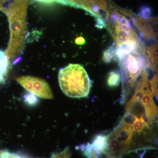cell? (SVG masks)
I'll return each mask as SVG.
<instances>
[{
	"label": "cell",
	"instance_id": "6da1fadb",
	"mask_svg": "<svg viewBox=\"0 0 158 158\" xmlns=\"http://www.w3.org/2000/svg\"><path fill=\"white\" fill-rule=\"evenodd\" d=\"M29 0H11L8 5L3 6L2 11L7 15L10 29V39L5 52L13 64L21 59L24 47L26 32V14Z\"/></svg>",
	"mask_w": 158,
	"mask_h": 158
},
{
	"label": "cell",
	"instance_id": "7a4b0ae2",
	"mask_svg": "<svg viewBox=\"0 0 158 158\" xmlns=\"http://www.w3.org/2000/svg\"><path fill=\"white\" fill-rule=\"evenodd\" d=\"M59 82L61 90L69 97H86L90 93V79L85 68L79 64H70L60 69Z\"/></svg>",
	"mask_w": 158,
	"mask_h": 158
},
{
	"label": "cell",
	"instance_id": "3957f363",
	"mask_svg": "<svg viewBox=\"0 0 158 158\" xmlns=\"http://www.w3.org/2000/svg\"><path fill=\"white\" fill-rule=\"evenodd\" d=\"M16 80L26 90L38 97L46 99L53 98L49 85L42 79L26 76L18 77Z\"/></svg>",
	"mask_w": 158,
	"mask_h": 158
},
{
	"label": "cell",
	"instance_id": "277c9868",
	"mask_svg": "<svg viewBox=\"0 0 158 158\" xmlns=\"http://www.w3.org/2000/svg\"><path fill=\"white\" fill-rule=\"evenodd\" d=\"M108 135L117 140L121 144L125 152L129 149L132 142L133 132L131 128L122 123H120L116 129Z\"/></svg>",
	"mask_w": 158,
	"mask_h": 158
},
{
	"label": "cell",
	"instance_id": "5b68a950",
	"mask_svg": "<svg viewBox=\"0 0 158 158\" xmlns=\"http://www.w3.org/2000/svg\"><path fill=\"white\" fill-rule=\"evenodd\" d=\"M62 4L86 9L98 16L100 10L106 8L104 0H63Z\"/></svg>",
	"mask_w": 158,
	"mask_h": 158
},
{
	"label": "cell",
	"instance_id": "8992f818",
	"mask_svg": "<svg viewBox=\"0 0 158 158\" xmlns=\"http://www.w3.org/2000/svg\"><path fill=\"white\" fill-rule=\"evenodd\" d=\"M114 37L118 47L131 43H136L137 39L134 32L128 28L121 26H116Z\"/></svg>",
	"mask_w": 158,
	"mask_h": 158
},
{
	"label": "cell",
	"instance_id": "52a82bcc",
	"mask_svg": "<svg viewBox=\"0 0 158 158\" xmlns=\"http://www.w3.org/2000/svg\"><path fill=\"white\" fill-rule=\"evenodd\" d=\"M126 71L133 79H136L141 72V64L139 61L131 55H130L125 62Z\"/></svg>",
	"mask_w": 158,
	"mask_h": 158
},
{
	"label": "cell",
	"instance_id": "ba28073f",
	"mask_svg": "<svg viewBox=\"0 0 158 158\" xmlns=\"http://www.w3.org/2000/svg\"><path fill=\"white\" fill-rule=\"evenodd\" d=\"M134 116L135 118L131 127L133 133L135 132L140 134L143 132L144 130H146V129H150L148 123L146 122L144 117L138 118L135 116Z\"/></svg>",
	"mask_w": 158,
	"mask_h": 158
},
{
	"label": "cell",
	"instance_id": "9c48e42d",
	"mask_svg": "<svg viewBox=\"0 0 158 158\" xmlns=\"http://www.w3.org/2000/svg\"><path fill=\"white\" fill-rule=\"evenodd\" d=\"M9 60L5 52L0 50V83H4L8 73Z\"/></svg>",
	"mask_w": 158,
	"mask_h": 158
},
{
	"label": "cell",
	"instance_id": "30bf717a",
	"mask_svg": "<svg viewBox=\"0 0 158 158\" xmlns=\"http://www.w3.org/2000/svg\"><path fill=\"white\" fill-rule=\"evenodd\" d=\"M121 77L120 75L116 72H111L109 74L107 80V84L110 87H116L119 85Z\"/></svg>",
	"mask_w": 158,
	"mask_h": 158
},
{
	"label": "cell",
	"instance_id": "8fae6325",
	"mask_svg": "<svg viewBox=\"0 0 158 158\" xmlns=\"http://www.w3.org/2000/svg\"><path fill=\"white\" fill-rule=\"evenodd\" d=\"M0 158H29L19 153L11 152L7 150L0 149Z\"/></svg>",
	"mask_w": 158,
	"mask_h": 158
},
{
	"label": "cell",
	"instance_id": "7c38bea8",
	"mask_svg": "<svg viewBox=\"0 0 158 158\" xmlns=\"http://www.w3.org/2000/svg\"><path fill=\"white\" fill-rule=\"evenodd\" d=\"M23 99L26 104L31 106H36L39 102L37 97L31 93L26 94L23 96Z\"/></svg>",
	"mask_w": 158,
	"mask_h": 158
},
{
	"label": "cell",
	"instance_id": "4fadbf2b",
	"mask_svg": "<svg viewBox=\"0 0 158 158\" xmlns=\"http://www.w3.org/2000/svg\"><path fill=\"white\" fill-rule=\"evenodd\" d=\"M71 152L69 147H67L62 152L57 154H53L50 158H70Z\"/></svg>",
	"mask_w": 158,
	"mask_h": 158
},
{
	"label": "cell",
	"instance_id": "5bb4252c",
	"mask_svg": "<svg viewBox=\"0 0 158 158\" xmlns=\"http://www.w3.org/2000/svg\"><path fill=\"white\" fill-rule=\"evenodd\" d=\"M158 49L156 47H154L151 49L150 52V56L151 57L152 61L154 63V66L155 67V69H156V64H157L158 60Z\"/></svg>",
	"mask_w": 158,
	"mask_h": 158
},
{
	"label": "cell",
	"instance_id": "9a60e30c",
	"mask_svg": "<svg viewBox=\"0 0 158 158\" xmlns=\"http://www.w3.org/2000/svg\"><path fill=\"white\" fill-rule=\"evenodd\" d=\"M34 1L40 3H45V4H50V3H53L54 2H56L62 4L63 0H34Z\"/></svg>",
	"mask_w": 158,
	"mask_h": 158
},
{
	"label": "cell",
	"instance_id": "2e32d148",
	"mask_svg": "<svg viewBox=\"0 0 158 158\" xmlns=\"http://www.w3.org/2000/svg\"><path fill=\"white\" fill-rule=\"evenodd\" d=\"M76 43L78 44H82L85 43V40L82 37H79L76 40Z\"/></svg>",
	"mask_w": 158,
	"mask_h": 158
},
{
	"label": "cell",
	"instance_id": "e0dca14e",
	"mask_svg": "<svg viewBox=\"0 0 158 158\" xmlns=\"http://www.w3.org/2000/svg\"><path fill=\"white\" fill-rule=\"evenodd\" d=\"M6 0H0V11L2 9L3 4L6 2Z\"/></svg>",
	"mask_w": 158,
	"mask_h": 158
}]
</instances>
